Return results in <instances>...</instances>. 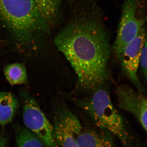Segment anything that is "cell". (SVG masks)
Returning <instances> with one entry per match:
<instances>
[{
	"instance_id": "8992f818",
	"label": "cell",
	"mask_w": 147,
	"mask_h": 147,
	"mask_svg": "<svg viewBox=\"0 0 147 147\" xmlns=\"http://www.w3.org/2000/svg\"><path fill=\"white\" fill-rule=\"evenodd\" d=\"M53 127L59 147H79L78 138L83 127L78 117L69 109L59 110Z\"/></svg>"
},
{
	"instance_id": "30bf717a",
	"label": "cell",
	"mask_w": 147,
	"mask_h": 147,
	"mask_svg": "<svg viewBox=\"0 0 147 147\" xmlns=\"http://www.w3.org/2000/svg\"><path fill=\"white\" fill-rule=\"evenodd\" d=\"M18 107V100L12 94L0 92V126L10 123Z\"/></svg>"
},
{
	"instance_id": "9c48e42d",
	"label": "cell",
	"mask_w": 147,
	"mask_h": 147,
	"mask_svg": "<svg viewBox=\"0 0 147 147\" xmlns=\"http://www.w3.org/2000/svg\"><path fill=\"white\" fill-rule=\"evenodd\" d=\"M112 135L108 131L83 128L78 140L79 147H115Z\"/></svg>"
},
{
	"instance_id": "ba28073f",
	"label": "cell",
	"mask_w": 147,
	"mask_h": 147,
	"mask_svg": "<svg viewBox=\"0 0 147 147\" xmlns=\"http://www.w3.org/2000/svg\"><path fill=\"white\" fill-rule=\"evenodd\" d=\"M119 108L133 115L147 133V96L127 85L116 90Z\"/></svg>"
},
{
	"instance_id": "7a4b0ae2",
	"label": "cell",
	"mask_w": 147,
	"mask_h": 147,
	"mask_svg": "<svg viewBox=\"0 0 147 147\" xmlns=\"http://www.w3.org/2000/svg\"><path fill=\"white\" fill-rule=\"evenodd\" d=\"M0 18L20 46L30 47L50 26L33 0H0Z\"/></svg>"
},
{
	"instance_id": "3957f363",
	"label": "cell",
	"mask_w": 147,
	"mask_h": 147,
	"mask_svg": "<svg viewBox=\"0 0 147 147\" xmlns=\"http://www.w3.org/2000/svg\"><path fill=\"white\" fill-rule=\"evenodd\" d=\"M79 104L98 128L118 138L124 147H128L130 142L129 132L106 90L101 87L97 88L90 97L81 101Z\"/></svg>"
},
{
	"instance_id": "277c9868",
	"label": "cell",
	"mask_w": 147,
	"mask_h": 147,
	"mask_svg": "<svg viewBox=\"0 0 147 147\" xmlns=\"http://www.w3.org/2000/svg\"><path fill=\"white\" fill-rule=\"evenodd\" d=\"M23 118L26 128L36 136L46 147H59L53 125L47 119L34 98L26 91L21 92Z\"/></svg>"
},
{
	"instance_id": "5b68a950",
	"label": "cell",
	"mask_w": 147,
	"mask_h": 147,
	"mask_svg": "<svg viewBox=\"0 0 147 147\" xmlns=\"http://www.w3.org/2000/svg\"><path fill=\"white\" fill-rule=\"evenodd\" d=\"M137 0H124L122 9L115 41L113 50L115 56L121 61L125 47L137 36L147 23V14L144 18L137 16Z\"/></svg>"
},
{
	"instance_id": "6da1fadb",
	"label": "cell",
	"mask_w": 147,
	"mask_h": 147,
	"mask_svg": "<svg viewBox=\"0 0 147 147\" xmlns=\"http://www.w3.org/2000/svg\"><path fill=\"white\" fill-rule=\"evenodd\" d=\"M55 42L76 73L79 88L94 91L104 84L110 51L100 20L90 15L75 17L56 35Z\"/></svg>"
},
{
	"instance_id": "8fae6325",
	"label": "cell",
	"mask_w": 147,
	"mask_h": 147,
	"mask_svg": "<svg viewBox=\"0 0 147 147\" xmlns=\"http://www.w3.org/2000/svg\"><path fill=\"white\" fill-rule=\"evenodd\" d=\"M42 17L50 26L57 18L61 0H33Z\"/></svg>"
},
{
	"instance_id": "4fadbf2b",
	"label": "cell",
	"mask_w": 147,
	"mask_h": 147,
	"mask_svg": "<svg viewBox=\"0 0 147 147\" xmlns=\"http://www.w3.org/2000/svg\"><path fill=\"white\" fill-rule=\"evenodd\" d=\"M17 147H43L41 141L28 129L18 127L16 129Z\"/></svg>"
},
{
	"instance_id": "52a82bcc",
	"label": "cell",
	"mask_w": 147,
	"mask_h": 147,
	"mask_svg": "<svg viewBox=\"0 0 147 147\" xmlns=\"http://www.w3.org/2000/svg\"><path fill=\"white\" fill-rule=\"evenodd\" d=\"M147 32L144 27L137 36L125 47L121 58L122 69L138 91L146 94L144 88L138 75L141 56Z\"/></svg>"
},
{
	"instance_id": "7c38bea8",
	"label": "cell",
	"mask_w": 147,
	"mask_h": 147,
	"mask_svg": "<svg viewBox=\"0 0 147 147\" xmlns=\"http://www.w3.org/2000/svg\"><path fill=\"white\" fill-rule=\"evenodd\" d=\"M4 74L7 81L12 86L26 84L28 82L26 69L23 63H16L7 65Z\"/></svg>"
},
{
	"instance_id": "5bb4252c",
	"label": "cell",
	"mask_w": 147,
	"mask_h": 147,
	"mask_svg": "<svg viewBox=\"0 0 147 147\" xmlns=\"http://www.w3.org/2000/svg\"><path fill=\"white\" fill-rule=\"evenodd\" d=\"M140 67L143 78L147 81V33L142 50Z\"/></svg>"
},
{
	"instance_id": "9a60e30c",
	"label": "cell",
	"mask_w": 147,
	"mask_h": 147,
	"mask_svg": "<svg viewBox=\"0 0 147 147\" xmlns=\"http://www.w3.org/2000/svg\"><path fill=\"white\" fill-rule=\"evenodd\" d=\"M0 147H7L5 141L3 139H0Z\"/></svg>"
}]
</instances>
